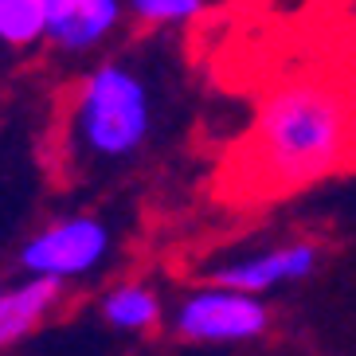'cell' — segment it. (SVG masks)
Returning a JSON list of instances; mask_svg holds the SVG:
<instances>
[{
    "label": "cell",
    "mask_w": 356,
    "mask_h": 356,
    "mask_svg": "<svg viewBox=\"0 0 356 356\" xmlns=\"http://www.w3.org/2000/svg\"><path fill=\"white\" fill-rule=\"evenodd\" d=\"M353 145L348 95L325 74H286L254 110L243 172L262 192H293L341 172Z\"/></svg>",
    "instance_id": "6da1fadb"
},
{
    "label": "cell",
    "mask_w": 356,
    "mask_h": 356,
    "mask_svg": "<svg viewBox=\"0 0 356 356\" xmlns=\"http://www.w3.org/2000/svg\"><path fill=\"white\" fill-rule=\"evenodd\" d=\"M157 122L153 86L137 67L98 63L79 79L67 110V149L79 165H122L145 149Z\"/></svg>",
    "instance_id": "7a4b0ae2"
},
{
    "label": "cell",
    "mask_w": 356,
    "mask_h": 356,
    "mask_svg": "<svg viewBox=\"0 0 356 356\" xmlns=\"http://www.w3.org/2000/svg\"><path fill=\"white\" fill-rule=\"evenodd\" d=\"M110 227L98 216L86 211H71L59 216L47 227H40L32 239L24 243L20 266L40 278H55V282H74L95 274L106 259H110Z\"/></svg>",
    "instance_id": "3957f363"
},
{
    "label": "cell",
    "mask_w": 356,
    "mask_h": 356,
    "mask_svg": "<svg viewBox=\"0 0 356 356\" xmlns=\"http://www.w3.org/2000/svg\"><path fill=\"white\" fill-rule=\"evenodd\" d=\"M172 325L192 345H247L270 329V309L259 293L208 282L177 305Z\"/></svg>",
    "instance_id": "277c9868"
},
{
    "label": "cell",
    "mask_w": 356,
    "mask_h": 356,
    "mask_svg": "<svg viewBox=\"0 0 356 356\" xmlns=\"http://www.w3.org/2000/svg\"><path fill=\"white\" fill-rule=\"evenodd\" d=\"M321 259H325V251L314 239H286V243L266 247V251L239 254V259H227L220 266H211L208 282L231 286V290H243V293H259L262 298V293H270V290H282V286L314 278L321 270Z\"/></svg>",
    "instance_id": "5b68a950"
},
{
    "label": "cell",
    "mask_w": 356,
    "mask_h": 356,
    "mask_svg": "<svg viewBox=\"0 0 356 356\" xmlns=\"http://www.w3.org/2000/svg\"><path fill=\"white\" fill-rule=\"evenodd\" d=\"M59 298H63V282L40 278V274H28L24 282L0 290V348L20 345L24 337H32L55 314Z\"/></svg>",
    "instance_id": "8992f818"
},
{
    "label": "cell",
    "mask_w": 356,
    "mask_h": 356,
    "mask_svg": "<svg viewBox=\"0 0 356 356\" xmlns=\"http://www.w3.org/2000/svg\"><path fill=\"white\" fill-rule=\"evenodd\" d=\"M122 12V0H71L55 20H47V40L59 51L83 55L114 32Z\"/></svg>",
    "instance_id": "52a82bcc"
},
{
    "label": "cell",
    "mask_w": 356,
    "mask_h": 356,
    "mask_svg": "<svg viewBox=\"0 0 356 356\" xmlns=\"http://www.w3.org/2000/svg\"><path fill=\"white\" fill-rule=\"evenodd\" d=\"M161 298L153 286L145 282H122L114 290H106L102 298V317L106 325H114L122 333H145L161 325Z\"/></svg>",
    "instance_id": "ba28073f"
},
{
    "label": "cell",
    "mask_w": 356,
    "mask_h": 356,
    "mask_svg": "<svg viewBox=\"0 0 356 356\" xmlns=\"http://www.w3.org/2000/svg\"><path fill=\"white\" fill-rule=\"evenodd\" d=\"M47 40V8L43 0H0V43L4 47H35Z\"/></svg>",
    "instance_id": "9c48e42d"
},
{
    "label": "cell",
    "mask_w": 356,
    "mask_h": 356,
    "mask_svg": "<svg viewBox=\"0 0 356 356\" xmlns=\"http://www.w3.org/2000/svg\"><path fill=\"white\" fill-rule=\"evenodd\" d=\"M122 8H129V16L149 28H172V24H192L204 16L208 0H122Z\"/></svg>",
    "instance_id": "30bf717a"
},
{
    "label": "cell",
    "mask_w": 356,
    "mask_h": 356,
    "mask_svg": "<svg viewBox=\"0 0 356 356\" xmlns=\"http://www.w3.org/2000/svg\"><path fill=\"white\" fill-rule=\"evenodd\" d=\"M67 4H71V0H43V8H47V20H55V16L67 8Z\"/></svg>",
    "instance_id": "8fae6325"
}]
</instances>
